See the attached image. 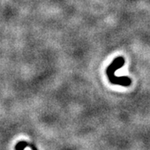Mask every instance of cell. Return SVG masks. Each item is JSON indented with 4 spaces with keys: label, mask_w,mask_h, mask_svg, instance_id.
Listing matches in <instances>:
<instances>
[{
    "label": "cell",
    "mask_w": 150,
    "mask_h": 150,
    "mask_svg": "<svg viewBox=\"0 0 150 150\" xmlns=\"http://www.w3.org/2000/svg\"><path fill=\"white\" fill-rule=\"evenodd\" d=\"M29 144H28L27 142H24V141H22L18 143L15 146V150H24L25 148H27L28 146H29Z\"/></svg>",
    "instance_id": "cell-2"
},
{
    "label": "cell",
    "mask_w": 150,
    "mask_h": 150,
    "mask_svg": "<svg viewBox=\"0 0 150 150\" xmlns=\"http://www.w3.org/2000/svg\"><path fill=\"white\" fill-rule=\"evenodd\" d=\"M124 59L123 57H118L117 59H115L111 64L108 66V68L106 70V74L108 75V78L109 81L112 83V84H117V85L121 86H127L130 85L131 83V79L129 77L123 76V77H117L115 75L116 70L120 69L121 67H123L124 64Z\"/></svg>",
    "instance_id": "cell-1"
}]
</instances>
